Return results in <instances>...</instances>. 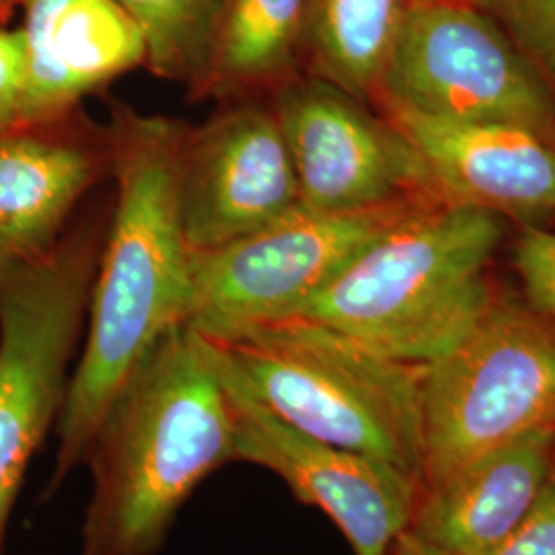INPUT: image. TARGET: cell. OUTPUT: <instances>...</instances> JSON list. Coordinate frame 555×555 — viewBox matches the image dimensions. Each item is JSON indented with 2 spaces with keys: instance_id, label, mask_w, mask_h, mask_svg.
Returning a JSON list of instances; mask_svg holds the SVG:
<instances>
[{
  "instance_id": "6da1fadb",
  "label": "cell",
  "mask_w": 555,
  "mask_h": 555,
  "mask_svg": "<svg viewBox=\"0 0 555 555\" xmlns=\"http://www.w3.org/2000/svg\"><path fill=\"white\" fill-rule=\"evenodd\" d=\"M185 126L119 107L107 132L116 210L98 259L87 334L56 424V465L48 492L85 465L91 440L121 385L163 334L185 323L192 254L178 202Z\"/></svg>"
},
{
  "instance_id": "7a4b0ae2",
  "label": "cell",
  "mask_w": 555,
  "mask_h": 555,
  "mask_svg": "<svg viewBox=\"0 0 555 555\" xmlns=\"http://www.w3.org/2000/svg\"><path fill=\"white\" fill-rule=\"evenodd\" d=\"M235 461V422L215 341L188 323L157 339L91 440L80 555H157L206 477Z\"/></svg>"
},
{
  "instance_id": "3957f363",
  "label": "cell",
  "mask_w": 555,
  "mask_h": 555,
  "mask_svg": "<svg viewBox=\"0 0 555 555\" xmlns=\"http://www.w3.org/2000/svg\"><path fill=\"white\" fill-rule=\"evenodd\" d=\"M496 215L426 202L366 243L297 318L410 364L449 352L494 302Z\"/></svg>"
},
{
  "instance_id": "277c9868",
  "label": "cell",
  "mask_w": 555,
  "mask_h": 555,
  "mask_svg": "<svg viewBox=\"0 0 555 555\" xmlns=\"http://www.w3.org/2000/svg\"><path fill=\"white\" fill-rule=\"evenodd\" d=\"M217 348L227 371L274 416L420 479L422 364L307 319L270 323Z\"/></svg>"
},
{
  "instance_id": "5b68a950",
  "label": "cell",
  "mask_w": 555,
  "mask_h": 555,
  "mask_svg": "<svg viewBox=\"0 0 555 555\" xmlns=\"http://www.w3.org/2000/svg\"><path fill=\"white\" fill-rule=\"evenodd\" d=\"M555 428V330L492 302L422 375L420 488L500 447Z\"/></svg>"
},
{
  "instance_id": "8992f818",
  "label": "cell",
  "mask_w": 555,
  "mask_h": 555,
  "mask_svg": "<svg viewBox=\"0 0 555 555\" xmlns=\"http://www.w3.org/2000/svg\"><path fill=\"white\" fill-rule=\"evenodd\" d=\"M95 270L93 237L68 235L0 288V552L27 467L59 424Z\"/></svg>"
},
{
  "instance_id": "52a82bcc",
  "label": "cell",
  "mask_w": 555,
  "mask_h": 555,
  "mask_svg": "<svg viewBox=\"0 0 555 555\" xmlns=\"http://www.w3.org/2000/svg\"><path fill=\"white\" fill-rule=\"evenodd\" d=\"M377 95L422 116L513 124L555 142L547 80L472 0L410 2Z\"/></svg>"
},
{
  "instance_id": "ba28073f",
  "label": "cell",
  "mask_w": 555,
  "mask_h": 555,
  "mask_svg": "<svg viewBox=\"0 0 555 555\" xmlns=\"http://www.w3.org/2000/svg\"><path fill=\"white\" fill-rule=\"evenodd\" d=\"M362 212H319L298 204L249 237L192 256L185 323L217 344L297 318L358 251L420 204Z\"/></svg>"
},
{
  "instance_id": "9c48e42d",
  "label": "cell",
  "mask_w": 555,
  "mask_h": 555,
  "mask_svg": "<svg viewBox=\"0 0 555 555\" xmlns=\"http://www.w3.org/2000/svg\"><path fill=\"white\" fill-rule=\"evenodd\" d=\"M272 112L288 144L300 206L362 212L410 199H438L410 142L387 119L323 79L286 80ZM440 202V199H438Z\"/></svg>"
},
{
  "instance_id": "30bf717a",
  "label": "cell",
  "mask_w": 555,
  "mask_h": 555,
  "mask_svg": "<svg viewBox=\"0 0 555 555\" xmlns=\"http://www.w3.org/2000/svg\"><path fill=\"white\" fill-rule=\"evenodd\" d=\"M219 360L233 405L235 461L276 474L298 502L327 515L354 555L385 554L412 525L420 479L300 433L249 396Z\"/></svg>"
},
{
  "instance_id": "8fae6325",
  "label": "cell",
  "mask_w": 555,
  "mask_h": 555,
  "mask_svg": "<svg viewBox=\"0 0 555 555\" xmlns=\"http://www.w3.org/2000/svg\"><path fill=\"white\" fill-rule=\"evenodd\" d=\"M178 202L192 256L249 237L295 210L297 173L272 107L238 103L185 128Z\"/></svg>"
},
{
  "instance_id": "7c38bea8",
  "label": "cell",
  "mask_w": 555,
  "mask_h": 555,
  "mask_svg": "<svg viewBox=\"0 0 555 555\" xmlns=\"http://www.w3.org/2000/svg\"><path fill=\"white\" fill-rule=\"evenodd\" d=\"M440 202L533 219L555 212V142L535 130L385 105Z\"/></svg>"
},
{
  "instance_id": "4fadbf2b",
  "label": "cell",
  "mask_w": 555,
  "mask_h": 555,
  "mask_svg": "<svg viewBox=\"0 0 555 555\" xmlns=\"http://www.w3.org/2000/svg\"><path fill=\"white\" fill-rule=\"evenodd\" d=\"M27 91L21 126L64 118L82 98L146 64L139 25L114 0H21Z\"/></svg>"
},
{
  "instance_id": "5bb4252c",
  "label": "cell",
  "mask_w": 555,
  "mask_h": 555,
  "mask_svg": "<svg viewBox=\"0 0 555 555\" xmlns=\"http://www.w3.org/2000/svg\"><path fill=\"white\" fill-rule=\"evenodd\" d=\"M554 474L547 428L422 486L410 531L447 555L486 554L529 515Z\"/></svg>"
},
{
  "instance_id": "9a60e30c",
  "label": "cell",
  "mask_w": 555,
  "mask_h": 555,
  "mask_svg": "<svg viewBox=\"0 0 555 555\" xmlns=\"http://www.w3.org/2000/svg\"><path fill=\"white\" fill-rule=\"evenodd\" d=\"M59 124L0 134V288L59 245L66 220L98 176L95 155Z\"/></svg>"
},
{
  "instance_id": "2e32d148",
  "label": "cell",
  "mask_w": 555,
  "mask_h": 555,
  "mask_svg": "<svg viewBox=\"0 0 555 555\" xmlns=\"http://www.w3.org/2000/svg\"><path fill=\"white\" fill-rule=\"evenodd\" d=\"M311 0H222L199 95L237 98L291 79Z\"/></svg>"
},
{
  "instance_id": "e0dca14e",
  "label": "cell",
  "mask_w": 555,
  "mask_h": 555,
  "mask_svg": "<svg viewBox=\"0 0 555 555\" xmlns=\"http://www.w3.org/2000/svg\"><path fill=\"white\" fill-rule=\"evenodd\" d=\"M412 0H311L302 52L319 79L357 100L377 95Z\"/></svg>"
},
{
  "instance_id": "ac0fdd59",
  "label": "cell",
  "mask_w": 555,
  "mask_h": 555,
  "mask_svg": "<svg viewBox=\"0 0 555 555\" xmlns=\"http://www.w3.org/2000/svg\"><path fill=\"white\" fill-rule=\"evenodd\" d=\"M146 40V66L190 87L196 95L208 75L222 0H114Z\"/></svg>"
},
{
  "instance_id": "d6986e66",
  "label": "cell",
  "mask_w": 555,
  "mask_h": 555,
  "mask_svg": "<svg viewBox=\"0 0 555 555\" xmlns=\"http://www.w3.org/2000/svg\"><path fill=\"white\" fill-rule=\"evenodd\" d=\"M511 36L545 80L555 82V0H472Z\"/></svg>"
},
{
  "instance_id": "ffe728a7",
  "label": "cell",
  "mask_w": 555,
  "mask_h": 555,
  "mask_svg": "<svg viewBox=\"0 0 555 555\" xmlns=\"http://www.w3.org/2000/svg\"><path fill=\"white\" fill-rule=\"evenodd\" d=\"M515 261L533 309L555 319V233L527 227L516 241Z\"/></svg>"
},
{
  "instance_id": "44dd1931",
  "label": "cell",
  "mask_w": 555,
  "mask_h": 555,
  "mask_svg": "<svg viewBox=\"0 0 555 555\" xmlns=\"http://www.w3.org/2000/svg\"><path fill=\"white\" fill-rule=\"evenodd\" d=\"M27 91V50L21 29L0 23V134L21 126Z\"/></svg>"
},
{
  "instance_id": "7402d4cb",
  "label": "cell",
  "mask_w": 555,
  "mask_h": 555,
  "mask_svg": "<svg viewBox=\"0 0 555 555\" xmlns=\"http://www.w3.org/2000/svg\"><path fill=\"white\" fill-rule=\"evenodd\" d=\"M481 555H555V474L529 515Z\"/></svg>"
},
{
  "instance_id": "603a6c76",
  "label": "cell",
  "mask_w": 555,
  "mask_h": 555,
  "mask_svg": "<svg viewBox=\"0 0 555 555\" xmlns=\"http://www.w3.org/2000/svg\"><path fill=\"white\" fill-rule=\"evenodd\" d=\"M383 555H447L444 552L430 545L428 541L414 535L410 529L401 537H397L396 543Z\"/></svg>"
}]
</instances>
